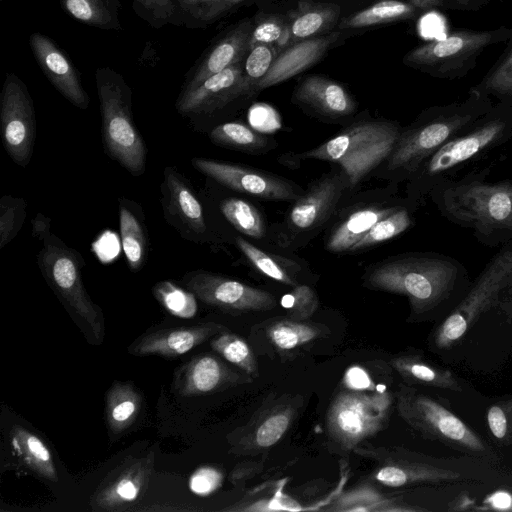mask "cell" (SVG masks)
<instances>
[{
  "mask_svg": "<svg viewBox=\"0 0 512 512\" xmlns=\"http://www.w3.org/2000/svg\"><path fill=\"white\" fill-rule=\"evenodd\" d=\"M429 346L444 363L487 376L512 358V240L440 320Z\"/></svg>",
  "mask_w": 512,
  "mask_h": 512,
  "instance_id": "1",
  "label": "cell"
},
{
  "mask_svg": "<svg viewBox=\"0 0 512 512\" xmlns=\"http://www.w3.org/2000/svg\"><path fill=\"white\" fill-rule=\"evenodd\" d=\"M464 268L455 260L437 254L405 255L374 265L365 283L376 290L404 295L411 315L430 317L451 311L469 286L465 285Z\"/></svg>",
  "mask_w": 512,
  "mask_h": 512,
  "instance_id": "2",
  "label": "cell"
},
{
  "mask_svg": "<svg viewBox=\"0 0 512 512\" xmlns=\"http://www.w3.org/2000/svg\"><path fill=\"white\" fill-rule=\"evenodd\" d=\"M488 109L477 97L466 103L433 108L421 115L400 136L382 163L387 176L410 178L421 164L443 144L464 132L481 119Z\"/></svg>",
  "mask_w": 512,
  "mask_h": 512,
  "instance_id": "3",
  "label": "cell"
},
{
  "mask_svg": "<svg viewBox=\"0 0 512 512\" xmlns=\"http://www.w3.org/2000/svg\"><path fill=\"white\" fill-rule=\"evenodd\" d=\"M354 451L376 462L373 479L399 488L421 483L487 480L494 474L492 463L467 455L465 458H437L401 447H359Z\"/></svg>",
  "mask_w": 512,
  "mask_h": 512,
  "instance_id": "4",
  "label": "cell"
},
{
  "mask_svg": "<svg viewBox=\"0 0 512 512\" xmlns=\"http://www.w3.org/2000/svg\"><path fill=\"white\" fill-rule=\"evenodd\" d=\"M433 189L441 213L449 220L487 240L512 236V182L471 179Z\"/></svg>",
  "mask_w": 512,
  "mask_h": 512,
  "instance_id": "5",
  "label": "cell"
},
{
  "mask_svg": "<svg viewBox=\"0 0 512 512\" xmlns=\"http://www.w3.org/2000/svg\"><path fill=\"white\" fill-rule=\"evenodd\" d=\"M400 133L401 128L395 122L362 120L296 157L338 164L348 179L349 187L353 188L387 159Z\"/></svg>",
  "mask_w": 512,
  "mask_h": 512,
  "instance_id": "6",
  "label": "cell"
},
{
  "mask_svg": "<svg viewBox=\"0 0 512 512\" xmlns=\"http://www.w3.org/2000/svg\"><path fill=\"white\" fill-rule=\"evenodd\" d=\"M95 79L106 151L128 172L139 176L145 171L146 147L133 122L130 87L109 67L98 68Z\"/></svg>",
  "mask_w": 512,
  "mask_h": 512,
  "instance_id": "7",
  "label": "cell"
},
{
  "mask_svg": "<svg viewBox=\"0 0 512 512\" xmlns=\"http://www.w3.org/2000/svg\"><path fill=\"white\" fill-rule=\"evenodd\" d=\"M395 399L401 418L425 438L496 464L497 454L482 437L434 398L405 383L398 386Z\"/></svg>",
  "mask_w": 512,
  "mask_h": 512,
  "instance_id": "8",
  "label": "cell"
},
{
  "mask_svg": "<svg viewBox=\"0 0 512 512\" xmlns=\"http://www.w3.org/2000/svg\"><path fill=\"white\" fill-rule=\"evenodd\" d=\"M512 137V113L483 116L428 157L411 180V195L420 197L433 189L441 176Z\"/></svg>",
  "mask_w": 512,
  "mask_h": 512,
  "instance_id": "9",
  "label": "cell"
},
{
  "mask_svg": "<svg viewBox=\"0 0 512 512\" xmlns=\"http://www.w3.org/2000/svg\"><path fill=\"white\" fill-rule=\"evenodd\" d=\"M38 254V265L63 304L89 329L98 344L105 336L103 312L85 290L81 256L53 235H47Z\"/></svg>",
  "mask_w": 512,
  "mask_h": 512,
  "instance_id": "10",
  "label": "cell"
},
{
  "mask_svg": "<svg viewBox=\"0 0 512 512\" xmlns=\"http://www.w3.org/2000/svg\"><path fill=\"white\" fill-rule=\"evenodd\" d=\"M393 398L389 391L346 387L333 399L326 417L329 437L341 448L354 450L388 423Z\"/></svg>",
  "mask_w": 512,
  "mask_h": 512,
  "instance_id": "11",
  "label": "cell"
},
{
  "mask_svg": "<svg viewBox=\"0 0 512 512\" xmlns=\"http://www.w3.org/2000/svg\"><path fill=\"white\" fill-rule=\"evenodd\" d=\"M0 120L6 152L16 164L27 166L35 141V112L25 84L11 72L2 88Z\"/></svg>",
  "mask_w": 512,
  "mask_h": 512,
  "instance_id": "12",
  "label": "cell"
},
{
  "mask_svg": "<svg viewBox=\"0 0 512 512\" xmlns=\"http://www.w3.org/2000/svg\"><path fill=\"white\" fill-rule=\"evenodd\" d=\"M499 31H455L443 39L420 45L403 58L406 66L438 76H448L472 61L486 46L497 41Z\"/></svg>",
  "mask_w": 512,
  "mask_h": 512,
  "instance_id": "13",
  "label": "cell"
},
{
  "mask_svg": "<svg viewBox=\"0 0 512 512\" xmlns=\"http://www.w3.org/2000/svg\"><path fill=\"white\" fill-rule=\"evenodd\" d=\"M183 283L203 303L228 313L266 311L276 306L271 293L209 272L187 273Z\"/></svg>",
  "mask_w": 512,
  "mask_h": 512,
  "instance_id": "14",
  "label": "cell"
},
{
  "mask_svg": "<svg viewBox=\"0 0 512 512\" xmlns=\"http://www.w3.org/2000/svg\"><path fill=\"white\" fill-rule=\"evenodd\" d=\"M154 461V450L142 457L125 459L97 486L90 498L91 509L105 512L129 510L144 496Z\"/></svg>",
  "mask_w": 512,
  "mask_h": 512,
  "instance_id": "15",
  "label": "cell"
},
{
  "mask_svg": "<svg viewBox=\"0 0 512 512\" xmlns=\"http://www.w3.org/2000/svg\"><path fill=\"white\" fill-rule=\"evenodd\" d=\"M192 165L218 183L266 200L295 201L302 191L278 176L241 165L204 158L192 159Z\"/></svg>",
  "mask_w": 512,
  "mask_h": 512,
  "instance_id": "16",
  "label": "cell"
},
{
  "mask_svg": "<svg viewBox=\"0 0 512 512\" xmlns=\"http://www.w3.org/2000/svg\"><path fill=\"white\" fill-rule=\"evenodd\" d=\"M367 3L366 0H297L287 9L289 24L276 46L278 53L296 42L336 30L344 17Z\"/></svg>",
  "mask_w": 512,
  "mask_h": 512,
  "instance_id": "17",
  "label": "cell"
},
{
  "mask_svg": "<svg viewBox=\"0 0 512 512\" xmlns=\"http://www.w3.org/2000/svg\"><path fill=\"white\" fill-rule=\"evenodd\" d=\"M349 186L343 172L329 173L311 184L309 189L294 201L286 227L292 236L310 235L321 228L334 212L344 189Z\"/></svg>",
  "mask_w": 512,
  "mask_h": 512,
  "instance_id": "18",
  "label": "cell"
},
{
  "mask_svg": "<svg viewBox=\"0 0 512 512\" xmlns=\"http://www.w3.org/2000/svg\"><path fill=\"white\" fill-rule=\"evenodd\" d=\"M250 95L242 62L216 73L193 89H183L176 108L181 114H207Z\"/></svg>",
  "mask_w": 512,
  "mask_h": 512,
  "instance_id": "19",
  "label": "cell"
},
{
  "mask_svg": "<svg viewBox=\"0 0 512 512\" xmlns=\"http://www.w3.org/2000/svg\"><path fill=\"white\" fill-rule=\"evenodd\" d=\"M351 35L352 32L334 30L286 47L278 53L267 74L255 86L254 93L305 71L317 63L330 49L343 43Z\"/></svg>",
  "mask_w": 512,
  "mask_h": 512,
  "instance_id": "20",
  "label": "cell"
},
{
  "mask_svg": "<svg viewBox=\"0 0 512 512\" xmlns=\"http://www.w3.org/2000/svg\"><path fill=\"white\" fill-rule=\"evenodd\" d=\"M224 331H227L226 327L215 322L151 330L134 340L127 350L134 356L156 355L172 359Z\"/></svg>",
  "mask_w": 512,
  "mask_h": 512,
  "instance_id": "21",
  "label": "cell"
},
{
  "mask_svg": "<svg viewBox=\"0 0 512 512\" xmlns=\"http://www.w3.org/2000/svg\"><path fill=\"white\" fill-rule=\"evenodd\" d=\"M29 43L38 65L60 94L77 108L87 109L89 96L64 52L49 37L38 32L30 35Z\"/></svg>",
  "mask_w": 512,
  "mask_h": 512,
  "instance_id": "22",
  "label": "cell"
},
{
  "mask_svg": "<svg viewBox=\"0 0 512 512\" xmlns=\"http://www.w3.org/2000/svg\"><path fill=\"white\" fill-rule=\"evenodd\" d=\"M242 376L220 358L201 354L191 358L174 374V392L182 397L205 395L243 382Z\"/></svg>",
  "mask_w": 512,
  "mask_h": 512,
  "instance_id": "23",
  "label": "cell"
},
{
  "mask_svg": "<svg viewBox=\"0 0 512 512\" xmlns=\"http://www.w3.org/2000/svg\"><path fill=\"white\" fill-rule=\"evenodd\" d=\"M292 100L329 118L346 117L357 109L356 101L341 83L318 74L304 77L295 87Z\"/></svg>",
  "mask_w": 512,
  "mask_h": 512,
  "instance_id": "24",
  "label": "cell"
},
{
  "mask_svg": "<svg viewBox=\"0 0 512 512\" xmlns=\"http://www.w3.org/2000/svg\"><path fill=\"white\" fill-rule=\"evenodd\" d=\"M253 18L233 25L202 57L184 89H193L208 77L242 62L248 50Z\"/></svg>",
  "mask_w": 512,
  "mask_h": 512,
  "instance_id": "25",
  "label": "cell"
},
{
  "mask_svg": "<svg viewBox=\"0 0 512 512\" xmlns=\"http://www.w3.org/2000/svg\"><path fill=\"white\" fill-rule=\"evenodd\" d=\"M164 208L170 220L187 232L202 235L206 230L201 203L177 171L166 167L164 171Z\"/></svg>",
  "mask_w": 512,
  "mask_h": 512,
  "instance_id": "26",
  "label": "cell"
},
{
  "mask_svg": "<svg viewBox=\"0 0 512 512\" xmlns=\"http://www.w3.org/2000/svg\"><path fill=\"white\" fill-rule=\"evenodd\" d=\"M434 8L431 4L407 0H376L344 17L336 30L355 32L370 27L413 19Z\"/></svg>",
  "mask_w": 512,
  "mask_h": 512,
  "instance_id": "27",
  "label": "cell"
},
{
  "mask_svg": "<svg viewBox=\"0 0 512 512\" xmlns=\"http://www.w3.org/2000/svg\"><path fill=\"white\" fill-rule=\"evenodd\" d=\"M390 365L406 384L463 392L462 382L451 369L430 361L422 354L396 356L390 360Z\"/></svg>",
  "mask_w": 512,
  "mask_h": 512,
  "instance_id": "28",
  "label": "cell"
},
{
  "mask_svg": "<svg viewBox=\"0 0 512 512\" xmlns=\"http://www.w3.org/2000/svg\"><path fill=\"white\" fill-rule=\"evenodd\" d=\"M398 207L374 203L353 211L331 231L326 243L327 250L331 253L349 252L375 223Z\"/></svg>",
  "mask_w": 512,
  "mask_h": 512,
  "instance_id": "29",
  "label": "cell"
},
{
  "mask_svg": "<svg viewBox=\"0 0 512 512\" xmlns=\"http://www.w3.org/2000/svg\"><path fill=\"white\" fill-rule=\"evenodd\" d=\"M296 414L292 402H282L263 412L234 446L236 451L267 449L276 444L289 429Z\"/></svg>",
  "mask_w": 512,
  "mask_h": 512,
  "instance_id": "30",
  "label": "cell"
},
{
  "mask_svg": "<svg viewBox=\"0 0 512 512\" xmlns=\"http://www.w3.org/2000/svg\"><path fill=\"white\" fill-rule=\"evenodd\" d=\"M142 403V395L132 382L114 381L105 397V414L109 432L119 435L129 429L136 421Z\"/></svg>",
  "mask_w": 512,
  "mask_h": 512,
  "instance_id": "31",
  "label": "cell"
},
{
  "mask_svg": "<svg viewBox=\"0 0 512 512\" xmlns=\"http://www.w3.org/2000/svg\"><path fill=\"white\" fill-rule=\"evenodd\" d=\"M10 439L16 455L30 470L45 480L58 481L51 451L39 436L23 426L14 425Z\"/></svg>",
  "mask_w": 512,
  "mask_h": 512,
  "instance_id": "32",
  "label": "cell"
},
{
  "mask_svg": "<svg viewBox=\"0 0 512 512\" xmlns=\"http://www.w3.org/2000/svg\"><path fill=\"white\" fill-rule=\"evenodd\" d=\"M63 9L78 21L100 29L119 30V0H59Z\"/></svg>",
  "mask_w": 512,
  "mask_h": 512,
  "instance_id": "33",
  "label": "cell"
},
{
  "mask_svg": "<svg viewBox=\"0 0 512 512\" xmlns=\"http://www.w3.org/2000/svg\"><path fill=\"white\" fill-rule=\"evenodd\" d=\"M210 138L220 146L250 153H260L270 147V139L241 122H226L216 126Z\"/></svg>",
  "mask_w": 512,
  "mask_h": 512,
  "instance_id": "34",
  "label": "cell"
},
{
  "mask_svg": "<svg viewBox=\"0 0 512 512\" xmlns=\"http://www.w3.org/2000/svg\"><path fill=\"white\" fill-rule=\"evenodd\" d=\"M270 342L280 351H291L317 339L321 330L310 323L284 318L272 322L267 328Z\"/></svg>",
  "mask_w": 512,
  "mask_h": 512,
  "instance_id": "35",
  "label": "cell"
},
{
  "mask_svg": "<svg viewBox=\"0 0 512 512\" xmlns=\"http://www.w3.org/2000/svg\"><path fill=\"white\" fill-rule=\"evenodd\" d=\"M236 245L252 266L265 276L288 286L297 285L289 271L292 263L259 249L242 237L236 238Z\"/></svg>",
  "mask_w": 512,
  "mask_h": 512,
  "instance_id": "36",
  "label": "cell"
},
{
  "mask_svg": "<svg viewBox=\"0 0 512 512\" xmlns=\"http://www.w3.org/2000/svg\"><path fill=\"white\" fill-rule=\"evenodd\" d=\"M119 225L123 252L130 269L138 271L144 262L146 239L137 217L125 206L119 208Z\"/></svg>",
  "mask_w": 512,
  "mask_h": 512,
  "instance_id": "37",
  "label": "cell"
},
{
  "mask_svg": "<svg viewBox=\"0 0 512 512\" xmlns=\"http://www.w3.org/2000/svg\"><path fill=\"white\" fill-rule=\"evenodd\" d=\"M411 224L412 218L408 209L399 206L394 212L375 223L349 252H359L390 240L406 231Z\"/></svg>",
  "mask_w": 512,
  "mask_h": 512,
  "instance_id": "38",
  "label": "cell"
},
{
  "mask_svg": "<svg viewBox=\"0 0 512 512\" xmlns=\"http://www.w3.org/2000/svg\"><path fill=\"white\" fill-rule=\"evenodd\" d=\"M210 346L222 358L247 375H256L257 364L253 351L240 336L224 331L214 336L210 341Z\"/></svg>",
  "mask_w": 512,
  "mask_h": 512,
  "instance_id": "39",
  "label": "cell"
},
{
  "mask_svg": "<svg viewBox=\"0 0 512 512\" xmlns=\"http://www.w3.org/2000/svg\"><path fill=\"white\" fill-rule=\"evenodd\" d=\"M220 208L225 218L241 233L257 239L264 236L263 217L251 203L238 198H228L221 203Z\"/></svg>",
  "mask_w": 512,
  "mask_h": 512,
  "instance_id": "40",
  "label": "cell"
},
{
  "mask_svg": "<svg viewBox=\"0 0 512 512\" xmlns=\"http://www.w3.org/2000/svg\"><path fill=\"white\" fill-rule=\"evenodd\" d=\"M253 18L249 48L257 44H269L275 48L287 31L288 11L258 10Z\"/></svg>",
  "mask_w": 512,
  "mask_h": 512,
  "instance_id": "41",
  "label": "cell"
},
{
  "mask_svg": "<svg viewBox=\"0 0 512 512\" xmlns=\"http://www.w3.org/2000/svg\"><path fill=\"white\" fill-rule=\"evenodd\" d=\"M153 293L158 302L173 316L190 319L197 313L194 293L170 281L158 282L153 288Z\"/></svg>",
  "mask_w": 512,
  "mask_h": 512,
  "instance_id": "42",
  "label": "cell"
},
{
  "mask_svg": "<svg viewBox=\"0 0 512 512\" xmlns=\"http://www.w3.org/2000/svg\"><path fill=\"white\" fill-rule=\"evenodd\" d=\"M277 55L278 51L273 45L257 44L249 48L242 67L250 95L254 94L255 86L267 74Z\"/></svg>",
  "mask_w": 512,
  "mask_h": 512,
  "instance_id": "43",
  "label": "cell"
},
{
  "mask_svg": "<svg viewBox=\"0 0 512 512\" xmlns=\"http://www.w3.org/2000/svg\"><path fill=\"white\" fill-rule=\"evenodd\" d=\"M23 198L5 195L0 200V248L7 245L21 229L26 216Z\"/></svg>",
  "mask_w": 512,
  "mask_h": 512,
  "instance_id": "44",
  "label": "cell"
},
{
  "mask_svg": "<svg viewBox=\"0 0 512 512\" xmlns=\"http://www.w3.org/2000/svg\"><path fill=\"white\" fill-rule=\"evenodd\" d=\"M487 427L500 446L512 444V397L498 400L486 411Z\"/></svg>",
  "mask_w": 512,
  "mask_h": 512,
  "instance_id": "45",
  "label": "cell"
},
{
  "mask_svg": "<svg viewBox=\"0 0 512 512\" xmlns=\"http://www.w3.org/2000/svg\"><path fill=\"white\" fill-rule=\"evenodd\" d=\"M318 297L315 291L307 285H296L282 299V305L288 311V317L294 320L309 319L318 308Z\"/></svg>",
  "mask_w": 512,
  "mask_h": 512,
  "instance_id": "46",
  "label": "cell"
},
{
  "mask_svg": "<svg viewBox=\"0 0 512 512\" xmlns=\"http://www.w3.org/2000/svg\"><path fill=\"white\" fill-rule=\"evenodd\" d=\"M135 11L154 27L178 22V6L173 0H133Z\"/></svg>",
  "mask_w": 512,
  "mask_h": 512,
  "instance_id": "47",
  "label": "cell"
},
{
  "mask_svg": "<svg viewBox=\"0 0 512 512\" xmlns=\"http://www.w3.org/2000/svg\"><path fill=\"white\" fill-rule=\"evenodd\" d=\"M482 91L512 96V51L506 59L484 80Z\"/></svg>",
  "mask_w": 512,
  "mask_h": 512,
  "instance_id": "48",
  "label": "cell"
},
{
  "mask_svg": "<svg viewBox=\"0 0 512 512\" xmlns=\"http://www.w3.org/2000/svg\"><path fill=\"white\" fill-rule=\"evenodd\" d=\"M221 471L212 466H202L195 470L189 478L190 490L200 496H207L216 491L222 484Z\"/></svg>",
  "mask_w": 512,
  "mask_h": 512,
  "instance_id": "49",
  "label": "cell"
},
{
  "mask_svg": "<svg viewBox=\"0 0 512 512\" xmlns=\"http://www.w3.org/2000/svg\"><path fill=\"white\" fill-rule=\"evenodd\" d=\"M261 0H203L199 16L200 23L212 22L243 5Z\"/></svg>",
  "mask_w": 512,
  "mask_h": 512,
  "instance_id": "50",
  "label": "cell"
},
{
  "mask_svg": "<svg viewBox=\"0 0 512 512\" xmlns=\"http://www.w3.org/2000/svg\"><path fill=\"white\" fill-rule=\"evenodd\" d=\"M468 511L512 512V489L498 488L486 494L479 503L472 504Z\"/></svg>",
  "mask_w": 512,
  "mask_h": 512,
  "instance_id": "51",
  "label": "cell"
},
{
  "mask_svg": "<svg viewBox=\"0 0 512 512\" xmlns=\"http://www.w3.org/2000/svg\"><path fill=\"white\" fill-rule=\"evenodd\" d=\"M344 383L346 387L355 389H372L374 384L366 372L359 368H350L345 377Z\"/></svg>",
  "mask_w": 512,
  "mask_h": 512,
  "instance_id": "52",
  "label": "cell"
},
{
  "mask_svg": "<svg viewBox=\"0 0 512 512\" xmlns=\"http://www.w3.org/2000/svg\"><path fill=\"white\" fill-rule=\"evenodd\" d=\"M203 0H178V6L190 18L199 21Z\"/></svg>",
  "mask_w": 512,
  "mask_h": 512,
  "instance_id": "53",
  "label": "cell"
},
{
  "mask_svg": "<svg viewBox=\"0 0 512 512\" xmlns=\"http://www.w3.org/2000/svg\"><path fill=\"white\" fill-rule=\"evenodd\" d=\"M49 234V219L45 218L42 215V220H39V216L37 215L34 221L33 235L34 236H42L44 239Z\"/></svg>",
  "mask_w": 512,
  "mask_h": 512,
  "instance_id": "54",
  "label": "cell"
},
{
  "mask_svg": "<svg viewBox=\"0 0 512 512\" xmlns=\"http://www.w3.org/2000/svg\"><path fill=\"white\" fill-rule=\"evenodd\" d=\"M368 3L376 0H366ZM412 2H421V3H428L431 4L434 8L438 7L442 4L443 0H407Z\"/></svg>",
  "mask_w": 512,
  "mask_h": 512,
  "instance_id": "55",
  "label": "cell"
},
{
  "mask_svg": "<svg viewBox=\"0 0 512 512\" xmlns=\"http://www.w3.org/2000/svg\"><path fill=\"white\" fill-rule=\"evenodd\" d=\"M456 1L460 5L467 6V5L471 4L473 0H456Z\"/></svg>",
  "mask_w": 512,
  "mask_h": 512,
  "instance_id": "56",
  "label": "cell"
},
{
  "mask_svg": "<svg viewBox=\"0 0 512 512\" xmlns=\"http://www.w3.org/2000/svg\"><path fill=\"white\" fill-rule=\"evenodd\" d=\"M0 1H3V0H0Z\"/></svg>",
  "mask_w": 512,
  "mask_h": 512,
  "instance_id": "57",
  "label": "cell"
}]
</instances>
